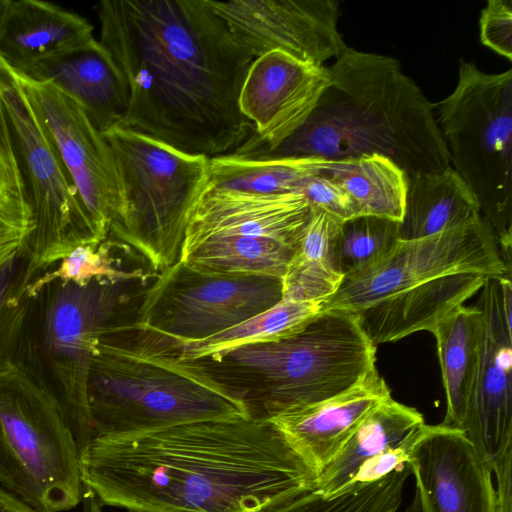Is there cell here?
Wrapping results in <instances>:
<instances>
[{"mask_svg": "<svg viewBox=\"0 0 512 512\" xmlns=\"http://www.w3.org/2000/svg\"><path fill=\"white\" fill-rule=\"evenodd\" d=\"M95 10L98 41L129 90L115 127L208 158L254 132L238 98L255 58L207 0H104Z\"/></svg>", "mask_w": 512, "mask_h": 512, "instance_id": "6da1fadb", "label": "cell"}, {"mask_svg": "<svg viewBox=\"0 0 512 512\" xmlns=\"http://www.w3.org/2000/svg\"><path fill=\"white\" fill-rule=\"evenodd\" d=\"M80 472L101 504L148 512H260L316 485L274 425L253 418L96 437Z\"/></svg>", "mask_w": 512, "mask_h": 512, "instance_id": "7a4b0ae2", "label": "cell"}, {"mask_svg": "<svg viewBox=\"0 0 512 512\" xmlns=\"http://www.w3.org/2000/svg\"><path fill=\"white\" fill-rule=\"evenodd\" d=\"M327 68L329 84L305 123L275 148L250 159L337 161L379 154L407 177L451 166L435 104L398 60L347 46Z\"/></svg>", "mask_w": 512, "mask_h": 512, "instance_id": "3957f363", "label": "cell"}, {"mask_svg": "<svg viewBox=\"0 0 512 512\" xmlns=\"http://www.w3.org/2000/svg\"><path fill=\"white\" fill-rule=\"evenodd\" d=\"M136 332L132 343L105 333L92 358L90 441L195 421L250 418L241 398L202 363L181 360L165 341Z\"/></svg>", "mask_w": 512, "mask_h": 512, "instance_id": "277c9868", "label": "cell"}, {"mask_svg": "<svg viewBox=\"0 0 512 512\" xmlns=\"http://www.w3.org/2000/svg\"><path fill=\"white\" fill-rule=\"evenodd\" d=\"M376 351L354 312L332 309L288 337L195 361L241 398L250 418L268 421L357 384L376 368Z\"/></svg>", "mask_w": 512, "mask_h": 512, "instance_id": "5b68a950", "label": "cell"}, {"mask_svg": "<svg viewBox=\"0 0 512 512\" xmlns=\"http://www.w3.org/2000/svg\"><path fill=\"white\" fill-rule=\"evenodd\" d=\"M102 134L120 193L109 237L134 248L161 272L179 260L190 214L209 179L210 158L120 127Z\"/></svg>", "mask_w": 512, "mask_h": 512, "instance_id": "8992f818", "label": "cell"}, {"mask_svg": "<svg viewBox=\"0 0 512 512\" xmlns=\"http://www.w3.org/2000/svg\"><path fill=\"white\" fill-rule=\"evenodd\" d=\"M0 486L36 512L68 511L84 496L80 448L63 407L24 361L0 372Z\"/></svg>", "mask_w": 512, "mask_h": 512, "instance_id": "52a82bcc", "label": "cell"}, {"mask_svg": "<svg viewBox=\"0 0 512 512\" xmlns=\"http://www.w3.org/2000/svg\"><path fill=\"white\" fill-rule=\"evenodd\" d=\"M450 163L476 197L511 272L512 69L487 73L460 59L453 92L435 104Z\"/></svg>", "mask_w": 512, "mask_h": 512, "instance_id": "ba28073f", "label": "cell"}, {"mask_svg": "<svg viewBox=\"0 0 512 512\" xmlns=\"http://www.w3.org/2000/svg\"><path fill=\"white\" fill-rule=\"evenodd\" d=\"M53 281L33 298V366L60 401L80 452L90 442L87 383L92 358L128 283ZM24 350V349H23ZM28 364V363H27ZM29 365V364H28Z\"/></svg>", "mask_w": 512, "mask_h": 512, "instance_id": "9c48e42d", "label": "cell"}, {"mask_svg": "<svg viewBox=\"0 0 512 512\" xmlns=\"http://www.w3.org/2000/svg\"><path fill=\"white\" fill-rule=\"evenodd\" d=\"M0 98L33 217L24 255L33 280L75 247L101 242L52 140L0 57Z\"/></svg>", "mask_w": 512, "mask_h": 512, "instance_id": "30bf717a", "label": "cell"}, {"mask_svg": "<svg viewBox=\"0 0 512 512\" xmlns=\"http://www.w3.org/2000/svg\"><path fill=\"white\" fill-rule=\"evenodd\" d=\"M283 298L282 279L210 275L179 260L156 275L138 316L119 330H136L172 342L201 340L273 307Z\"/></svg>", "mask_w": 512, "mask_h": 512, "instance_id": "8fae6325", "label": "cell"}, {"mask_svg": "<svg viewBox=\"0 0 512 512\" xmlns=\"http://www.w3.org/2000/svg\"><path fill=\"white\" fill-rule=\"evenodd\" d=\"M457 273L510 278L494 232L482 215L429 237L399 240L378 263L343 278L337 291L322 301V311L356 312L393 293Z\"/></svg>", "mask_w": 512, "mask_h": 512, "instance_id": "7c38bea8", "label": "cell"}, {"mask_svg": "<svg viewBox=\"0 0 512 512\" xmlns=\"http://www.w3.org/2000/svg\"><path fill=\"white\" fill-rule=\"evenodd\" d=\"M476 303L481 311L479 360L461 427L496 474L500 501L511 499L512 282L486 277Z\"/></svg>", "mask_w": 512, "mask_h": 512, "instance_id": "4fadbf2b", "label": "cell"}, {"mask_svg": "<svg viewBox=\"0 0 512 512\" xmlns=\"http://www.w3.org/2000/svg\"><path fill=\"white\" fill-rule=\"evenodd\" d=\"M13 73L70 175L97 237L107 239L120 209L117 171L108 142L71 97L50 83Z\"/></svg>", "mask_w": 512, "mask_h": 512, "instance_id": "5bb4252c", "label": "cell"}, {"mask_svg": "<svg viewBox=\"0 0 512 512\" xmlns=\"http://www.w3.org/2000/svg\"><path fill=\"white\" fill-rule=\"evenodd\" d=\"M235 40L254 58L281 51L324 66L346 48L334 0H207Z\"/></svg>", "mask_w": 512, "mask_h": 512, "instance_id": "9a60e30c", "label": "cell"}, {"mask_svg": "<svg viewBox=\"0 0 512 512\" xmlns=\"http://www.w3.org/2000/svg\"><path fill=\"white\" fill-rule=\"evenodd\" d=\"M328 84L326 66L281 51L255 58L238 98L239 110L254 132L231 154L250 158L275 148L305 123Z\"/></svg>", "mask_w": 512, "mask_h": 512, "instance_id": "2e32d148", "label": "cell"}, {"mask_svg": "<svg viewBox=\"0 0 512 512\" xmlns=\"http://www.w3.org/2000/svg\"><path fill=\"white\" fill-rule=\"evenodd\" d=\"M407 465L423 512H499L492 469L461 429L427 425Z\"/></svg>", "mask_w": 512, "mask_h": 512, "instance_id": "e0dca14e", "label": "cell"}, {"mask_svg": "<svg viewBox=\"0 0 512 512\" xmlns=\"http://www.w3.org/2000/svg\"><path fill=\"white\" fill-rule=\"evenodd\" d=\"M310 214L309 203L298 192L256 194L207 182L190 214L182 248L224 236L269 239L298 248Z\"/></svg>", "mask_w": 512, "mask_h": 512, "instance_id": "ac0fdd59", "label": "cell"}, {"mask_svg": "<svg viewBox=\"0 0 512 512\" xmlns=\"http://www.w3.org/2000/svg\"><path fill=\"white\" fill-rule=\"evenodd\" d=\"M391 398L375 368L357 384L321 402L283 412L268 421L317 477L341 453L366 416Z\"/></svg>", "mask_w": 512, "mask_h": 512, "instance_id": "d6986e66", "label": "cell"}, {"mask_svg": "<svg viewBox=\"0 0 512 512\" xmlns=\"http://www.w3.org/2000/svg\"><path fill=\"white\" fill-rule=\"evenodd\" d=\"M487 276L457 273L401 290L354 312L374 346L395 342L437 324L482 288Z\"/></svg>", "mask_w": 512, "mask_h": 512, "instance_id": "ffe728a7", "label": "cell"}, {"mask_svg": "<svg viewBox=\"0 0 512 512\" xmlns=\"http://www.w3.org/2000/svg\"><path fill=\"white\" fill-rule=\"evenodd\" d=\"M12 70L28 80L50 83L71 97L101 133L115 127L127 110L126 81L99 41L87 49Z\"/></svg>", "mask_w": 512, "mask_h": 512, "instance_id": "44dd1931", "label": "cell"}, {"mask_svg": "<svg viewBox=\"0 0 512 512\" xmlns=\"http://www.w3.org/2000/svg\"><path fill=\"white\" fill-rule=\"evenodd\" d=\"M93 26L79 14L39 0H12L0 33V57L17 69L93 46Z\"/></svg>", "mask_w": 512, "mask_h": 512, "instance_id": "7402d4cb", "label": "cell"}, {"mask_svg": "<svg viewBox=\"0 0 512 512\" xmlns=\"http://www.w3.org/2000/svg\"><path fill=\"white\" fill-rule=\"evenodd\" d=\"M480 215L476 197L452 166L440 172L407 177L399 239L429 237Z\"/></svg>", "mask_w": 512, "mask_h": 512, "instance_id": "603a6c76", "label": "cell"}, {"mask_svg": "<svg viewBox=\"0 0 512 512\" xmlns=\"http://www.w3.org/2000/svg\"><path fill=\"white\" fill-rule=\"evenodd\" d=\"M446 397L443 426L461 429L475 381L480 341L481 311L475 304L460 306L440 321L431 332Z\"/></svg>", "mask_w": 512, "mask_h": 512, "instance_id": "cb8c5ba5", "label": "cell"}, {"mask_svg": "<svg viewBox=\"0 0 512 512\" xmlns=\"http://www.w3.org/2000/svg\"><path fill=\"white\" fill-rule=\"evenodd\" d=\"M424 423L423 415L416 408L392 397L382 402L366 416L341 453L319 474L316 491L324 497L334 496L349 485L365 461Z\"/></svg>", "mask_w": 512, "mask_h": 512, "instance_id": "d4e9b609", "label": "cell"}, {"mask_svg": "<svg viewBox=\"0 0 512 512\" xmlns=\"http://www.w3.org/2000/svg\"><path fill=\"white\" fill-rule=\"evenodd\" d=\"M297 249L269 239L209 237L182 248L179 261L210 275H258L282 279Z\"/></svg>", "mask_w": 512, "mask_h": 512, "instance_id": "484cf974", "label": "cell"}, {"mask_svg": "<svg viewBox=\"0 0 512 512\" xmlns=\"http://www.w3.org/2000/svg\"><path fill=\"white\" fill-rule=\"evenodd\" d=\"M332 162L318 157L250 159L226 154L209 159L208 183L256 194L300 193L307 179L326 173Z\"/></svg>", "mask_w": 512, "mask_h": 512, "instance_id": "4316f807", "label": "cell"}, {"mask_svg": "<svg viewBox=\"0 0 512 512\" xmlns=\"http://www.w3.org/2000/svg\"><path fill=\"white\" fill-rule=\"evenodd\" d=\"M325 174L349 194L359 215L402 220L407 175L389 158L364 154L337 160Z\"/></svg>", "mask_w": 512, "mask_h": 512, "instance_id": "83f0119b", "label": "cell"}, {"mask_svg": "<svg viewBox=\"0 0 512 512\" xmlns=\"http://www.w3.org/2000/svg\"><path fill=\"white\" fill-rule=\"evenodd\" d=\"M322 311L320 301L282 298L273 307L213 336L185 342H167L181 360L208 358L240 346L275 341L303 329Z\"/></svg>", "mask_w": 512, "mask_h": 512, "instance_id": "f1b7e54d", "label": "cell"}, {"mask_svg": "<svg viewBox=\"0 0 512 512\" xmlns=\"http://www.w3.org/2000/svg\"><path fill=\"white\" fill-rule=\"evenodd\" d=\"M408 465L366 484L351 485L331 497L315 488L291 495L260 512H398L403 500Z\"/></svg>", "mask_w": 512, "mask_h": 512, "instance_id": "f546056e", "label": "cell"}, {"mask_svg": "<svg viewBox=\"0 0 512 512\" xmlns=\"http://www.w3.org/2000/svg\"><path fill=\"white\" fill-rule=\"evenodd\" d=\"M399 240V222L367 215L344 221L333 245L334 269L343 278L361 273L382 260Z\"/></svg>", "mask_w": 512, "mask_h": 512, "instance_id": "4dcf8cb0", "label": "cell"}, {"mask_svg": "<svg viewBox=\"0 0 512 512\" xmlns=\"http://www.w3.org/2000/svg\"><path fill=\"white\" fill-rule=\"evenodd\" d=\"M116 245L110 237L101 241L82 244L64 256L55 269L46 270L28 285L27 291L33 299L39 291L53 281L69 282L86 286L94 281L122 283L142 280L147 277L141 270H125L113 256Z\"/></svg>", "mask_w": 512, "mask_h": 512, "instance_id": "1f68e13d", "label": "cell"}, {"mask_svg": "<svg viewBox=\"0 0 512 512\" xmlns=\"http://www.w3.org/2000/svg\"><path fill=\"white\" fill-rule=\"evenodd\" d=\"M21 254L0 268V372L21 361L33 299Z\"/></svg>", "mask_w": 512, "mask_h": 512, "instance_id": "d6a6232c", "label": "cell"}, {"mask_svg": "<svg viewBox=\"0 0 512 512\" xmlns=\"http://www.w3.org/2000/svg\"><path fill=\"white\" fill-rule=\"evenodd\" d=\"M426 429L427 424L424 423L408 433L401 441L365 461L348 486L371 483L404 468L416 445L424 436Z\"/></svg>", "mask_w": 512, "mask_h": 512, "instance_id": "836d02e7", "label": "cell"}, {"mask_svg": "<svg viewBox=\"0 0 512 512\" xmlns=\"http://www.w3.org/2000/svg\"><path fill=\"white\" fill-rule=\"evenodd\" d=\"M33 228L28 203L0 204V268L24 254Z\"/></svg>", "mask_w": 512, "mask_h": 512, "instance_id": "e575fe53", "label": "cell"}, {"mask_svg": "<svg viewBox=\"0 0 512 512\" xmlns=\"http://www.w3.org/2000/svg\"><path fill=\"white\" fill-rule=\"evenodd\" d=\"M300 193L311 207L327 212L340 222L359 216L349 194L325 173L307 179Z\"/></svg>", "mask_w": 512, "mask_h": 512, "instance_id": "d590c367", "label": "cell"}, {"mask_svg": "<svg viewBox=\"0 0 512 512\" xmlns=\"http://www.w3.org/2000/svg\"><path fill=\"white\" fill-rule=\"evenodd\" d=\"M480 41L500 56L512 60V1L489 0L481 11Z\"/></svg>", "mask_w": 512, "mask_h": 512, "instance_id": "8d00e7d4", "label": "cell"}, {"mask_svg": "<svg viewBox=\"0 0 512 512\" xmlns=\"http://www.w3.org/2000/svg\"><path fill=\"white\" fill-rule=\"evenodd\" d=\"M28 203L18 162L0 150V204Z\"/></svg>", "mask_w": 512, "mask_h": 512, "instance_id": "74e56055", "label": "cell"}, {"mask_svg": "<svg viewBox=\"0 0 512 512\" xmlns=\"http://www.w3.org/2000/svg\"><path fill=\"white\" fill-rule=\"evenodd\" d=\"M0 150L17 161L6 113L0 98ZM18 162V161H17Z\"/></svg>", "mask_w": 512, "mask_h": 512, "instance_id": "f35d334b", "label": "cell"}, {"mask_svg": "<svg viewBox=\"0 0 512 512\" xmlns=\"http://www.w3.org/2000/svg\"><path fill=\"white\" fill-rule=\"evenodd\" d=\"M0 512H36L21 499L0 486Z\"/></svg>", "mask_w": 512, "mask_h": 512, "instance_id": "ab89813d", "label": "cell"}, {"mask_svg": "<svg viewBox=\"0 0 512 512\" xmlns=\"http://www.w3.org/2000/svg\"><path fill=\"white\" fill-rule=\"evenodd\" d=\"M12 0H0V33L4 26Z\"/></svg>", "mask_w": 512, "mask_h": 512, "instance_id": "60d3db41", "label": "cell"}, {"mask_svg": "<svg viewBox=\"0 0 512 512\" xmlns=\"http://www.w3.org/2000/svg\"><path fill=\"white\" fill-rule=\"evenodd\" d=\"M404 512H421L420 509L414 506L407 507Z\"/></svg>", "mask_w": 512, "mask_h": 512, "instance_id": "b9f144b4", "label": "cell"}, {"mask_svg": "<svg viewBox=\"0 0 512 512\" xmlns=\"http://www.w3.org/2000/svg\"><path fill=\"white\" fill-rule=\"evenodd\" d=\"M127 512H148V511H139V510H127Z\"/></svg>", "mask_w": 512, "mask_h": 512, "instance_id": "7bdbcfd3", "label": "cell"}]
</instances>
